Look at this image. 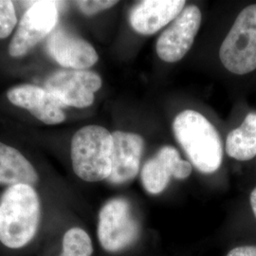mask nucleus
I'll return each instance as SVG.
<instances>
[{
	"label": "nucleus",
	"mask_w": 256,
	"mask_h": 256,
	"mask_svg": "<svg viewBox=\"0 0 256 256\" xmlns=\"http://www.w3.org/2000/svg\"><path fill=\"white\" fill-rule=\"evenodd\" d=\"M40 200L32 186L9 187L0 200V242L9 248L27 246L36 234Z\"/></svg>",
	"instance_id": "1"
},
{
	"label": "nucleus",
	"mask_w": 256,
	"mask_h": 256,
	"mask_svg": "<svg viewBox=\"0 0 256 256\" xmlns=\"http://www.w3.org/2000/svg\"><path fill=\"white\" fill-rule=\"evenodd\" d=\"M174 137L194 166L204 174H212L220 167L223 149L214 126L194 110L180 112L173 122Z\"/></svg>",
	"instance_id": "2"
},
{
	"label": "nucleus",
	"mask_w": 256,
	"mask_h": 256,
	"mask_svg": "<svg viewBox=\"0 0 256 256\" xmlns=\"http://www.w3.org/2000/svg\"><path fill=\"white\" fill-rule=\"evenodd\" d=\"M112 133L99 126H88L74 134L72 160L75 174L88 182L108 180L112 169Z\"/></svg>",
	"instance_id": "3"
},
{
	"label": "nucleus",
	"mask_w": 256,
	"mask_h": 256,
	"mask_svg": "<svg viewBox=\"0 0 256 256\" xmlns=\"http://www.w3.org/2000/svg\"><path fill=\"white\" fill-rule=\"evenodd\" d=\"M223 66L232 74L244 75L256 70V4L243 10L220 46Z\"/></svg>",
	"instance_id": "4"
},
{
	"label": "nucleus",
	"mask_w": 256,
	"mask_h": 256,
	"mask_svg": "<svg viewBox=\"0 0 256 256\" xmlns=\"http://www.w3.org/2000/svg\"><path fill=\"white\" fill-rule=\"evenodd\" d=\"M140 234V222L126 200L113 198L102 206L99 214L97 234L104 250L119 252L132 247Z\"/></svg>",
	"instance_id": "5"
},
{
	"label": "nucleus",
	"mask_w": 256,
	"mask_h": 256,
	"mask_svg": "<svg viewBox=\"0 0 256 256\" xmlns=\"http://www.w3.org/2000/svg\"><path fill=\"white\" fill-rule=\"evenodd\" d=\"M58 21V9L54 1L32 2L20 20L18 28L9 46L12 57H22L48 36Z\"/></svg>",
	"instance_id": "6"
},
{
	"label": "nucleus",
	"mask_w": 256,
	"mask_h": 256,
	"mask_svg": "<svg viewBox=\"0 0 256 256\" xmlns=\"http://www.w3.org/2000/svg\"><path fill=\"white\" fill-rule=\"evenodd\" d=\"M102 86L101 77L90 70H63L48 78L45 90L63 106L84 108L92 106Z\"/></svg>",
	"instance_id": "7"
},
{
	"label": "nucleus",
	"mask_w": 256,
	"mask_h": 256,
	"mask_svg": "<svg viewBox=\"0 0 256 256\" xmlns=\"http://www.w3.org/2000/svg\"><path fill=\"white\" fill-rule=\"evenodd\" d=\"M202 23V12L196 6L190 5L171 22L158 37L156 54L167 63L182 60L191 48Z\"/></svg>",
	"instance_id": "8"
},
{
	"label": "nucleus",
	"mask_w": 256,
	"mask_h": 256,
	"mask_svg": "<svg viewBox=\"0 0 256 256\" xmlns=\"http://www.w3.org/2000/svg\"><path fill=\"white\" fill-rule=\"evenodd\" d=\"M192 173V165L180 158L178 150L164 146L155 156L149 158L140 173L142 182L147 192L158 194L164 191L171 178L185 180Z\"/></svg>",
	"instance_id": "9"
},
{
	"label": "nucleus",
	"mask_w": 256,
	"mask_h": 256,
	"mask_svg": "<svg viewBox=\"0 0 256 256\" xmlns=\"http://www.w3.org/2000/svg\"><path fill=\"white\" fill-rule=\"evenodd\" d=\"M46 50L58 64L76 70H86L99 58L88 42L63 28L55 30L48 37Z\"/></svg>",
	"instance_id": "10"
},
{
	"label": "nucleus",
	"mask_w": 256,
	"mask_h": 256,
	"mask_svg": "<svg viewBox=\"0 0 256 256\" xmlns=\"http://www.w3.org/2000/svg\"><path fill=\"white\" fill-rule=\"evenodd\" d=\"M112 169L108 182L124 184L136 178L144 151V138L134 133L116 131L112 133Z\"/></svg>",
	"instance_id": "11"
},
{
	"label": "nucleus",
	"mask_w": 256,
	"mask_h": 256,
	"mask_svg": "<svg viewBox=\"0 0 256 256\" xmlns=\"http://www.w3.org/2000/svg\"><path fill=\"white\" fill-rule=\"evenodd\" d=\"M7 97L12 104L28 110L46 124H61L66 119L62 106L45 88L22 84L10 88Z\"/></svg>",
	"instance_id": "12"
},
{
	"label": "nucleus",
	"mask_w": 256,
	"mask_h": 256,
	"mask_svg": "<svg viewBox=\"0 0 256 256\" xmlns=\"http://www.w3.org/2000/svg\"><path fill=\"white\" fill-rule=\"evenodd\" d=\"M185 5L182 0H144L131 10L129 21L140 34H153L171 23Z\"/></svg>",
	"instance_id": "13"
},
{
	"label": "nucleus",
	"mask_w": 256,
	"mask_h": 256,
	"mask_svg": "<svg viewBox=\"0 0 256 256\" xmlns=\"http://www.w3.org/2000/svg\"><path fill=\"white\" fill-rule=\"evenodd\" d=\"M39 182L36 170L18 149L0 142V184L36 186Z\"/></svg>",
	"instance_id": "14"
},
{
	"label": "nucleus",
	"mask_w": 256,
	"mask_h": 256,
	"mask_svg": "<svg viewBox=\"0 0 256 256\" xmlns=\"http://www.w3.org/2000/svg\"><path fill=\"white\" fill-rule=\"evenodd\" d=\"M227 154L245 162L256 156V112L248 113L239 128L230 131L226 140Z\"/></svg>",
	"instance_id": "15"
},
{
	"label": "nucleus",
	"mask_w": 256,
	"mask_h": 256,
	"mask_svg": "<svg viewBox=\"0 0 256 256\" xmlns=\"http://www.w3.org/2000/svg\"><path fill=\"white\" fill-rule=\"evenodd\" d=\"M92 238L86 230L74 227L66 232L60 256H92Z\"/></svg>",
	"instance_id": "16"
},
{
	"label": "nucleus",
	"mask_w": 256,
	"mask_h": 256,
	"mask_svg": "<svg viewBox=\"0 0 256 256\" xmlns=\"http://www.w3.org/2000/svg\"><path fill=\"white\" fill-rule=\"evenodd\" d=\"M16 22L14 3L9 0H0V39L9 36Z\"/></svg>",
	"instance_id": "17"
},
{
	"label": "nucleus",
	"mask_w": 256,
	"mask_h": 256,
	"mask_svg": "<svg viewBox=\"0 0 256 256\" xmlns=\"http://www.w3.org/2000/svg\"><path fill=\"white\" fill-rule=\"evenodd\" d=\"M118 1L113 0H82L76 1L75 4L86 16H93L102 10L110 9L115 6Z\"/></svg>",
	"instance_id": "18"
},
{
	"label": "nucleus",
	"mask_w": 256,
	"mask_h": 256,
	"mask_svg": "<svg viewBox=\"0 0 256 256\" xmlns=\"http://www.w3.org/2000/svg\"><path fill=\"white\" fill-rule=\"evenodd\" d=\"M227 256H256V246H242L232 248Z\"/></svg>",
	"instance_id": "19"
},
{
	"label": "nucleus",
	"mask_w": 256,
	"mask_h": 256,
	"mask_svg": "<svg viewBox=\"0 0 256 256\" xmlns=\"http://www.w3.org/2000/svg\"><path fill=\"white\" fill-rule=\"evenodd\" d=\"M250 200L252 209V212H254L256 218V188L250 194Z\"/></svg>",
	"instance_id": "20"
}]
</instances>
